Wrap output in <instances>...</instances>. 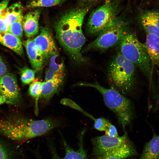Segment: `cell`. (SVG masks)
Listing matches in <instances>:
<instances>
[{"instance_id":"18","label":"cell","mask_w":159,"mask_h":159,"mask_svg":"<svg viewBox=\"0 0 159 159\" xmlns=\"http://www.w3.org/2000/svg\"><path fill=\"white\" fill-rule=\"evenodd\" d=\"M64 78L63 75L52 80L42 82L41 97L46 100L50 99L58 91Z\"/></svg>"},{"instance_id":"8","label":"cell","mask_w":159,"mask_h":159,"mask_svg":"<svg viewBox=\"0 0 159 159\" xmlns=\"http://www.w3.org/2000/svg\"><path fill=\"white\" fill-rule=\"evenodd\" d=\"M85 131H82L79 136L78 142V148L75 150L71 147L62 137V141L65 150L63 157L59 155L53 141L51 140H47V144L52 159H87V154L84 145V135ZM37 159H42L39 153L36 154Z\"/></svg>"},{"instance_id":"9","label":"cell","mask_w":159,"mask_h":159,"mask_svg":"<svg viewBox=\"0 0 159 159\" xmlns=\"http://www.w3.org/2000/svg\"><path fill=\"white\" fill-rule=\"evenodd\" d=\"M0 84L5 103L14 106L18 105L21 100V95L15 75L6 73L0 77Z\"/></svg>"},{"instance_id":"26","label":"cell","mask_w":159,"mask_h":159,"mask_svg":"<svg viewBox=\"0 0 159 159\" xmlns=\"http://www.w3.org/2000/svg\"><path fill=\"white\" fill-rule=\"evenodd\" d=\"M142 25L146 33L159 37V27L155 24L145 20L140 19Z\"/></svg>"},{"instance_id":"35","label":"cell","mask_w":159,"mask_h":159,"mask_svg":"<svg viewBox=\"0 0 159 159\" xmlns=\"http://www.w3.org/2000/svg\"><path fill=\"white\" fill-rule=\"evenodd\" d=\"M84 1H86V2H91V1H96L97 0H83ZM106 1V2H108L110 1L111 0H104Z\"/></svg>"},{"instance_id":"7","label":"cell","mask_w":159,"mask_h":159,"mask_svg":"<svg viewBox=\"0 0 159 159\" xmlns=\"http://www.w3.org/2000/svg\"><path fill=\"white\" fill-rule=\"evenodd\" d=\"M117 10L115 4L106 3L90 14L87 24L88 34L97 35L117 18Z\"/></svg>"},{"instance_id":"10","label":"cell","mask_w":159,"mask_h":159,"mask_svg":"<svg viewBox=\"0 0 159 159\" xmlns=\"http://www.w3.org/2000/svg\"><path fill=\"white\" fill-rule=\"evenodd\" d=\"M130 141L127 133L118 137H112L106 135L96 136L92 139L93 151L96 156L116 149Z\"/></svg>"},{"instance_id":"32","label":"cell","mask_w":159,"mask_h":159,"mask_svg":"<svg viewBox=\"0 0 159 159\" xmlns=\"http://www.w3.org/2000/svg\"><path fill=\"white\" fill-rule=\"evenodd\" d=\"M7 69L2 57L0 55V77L7 73Z\"/></svg>"},{"instance_id":"34","label":"cell","mask_w":159,"mask_h":159,"mask_svg":"<svg viewBox=\"0 0 159 159\" xmlns=\"http://www.w3.org/2000/svg\"><path fill=\"white\" fill-rule=\"evenodd\" d=\"M5 103V100L1 94V87L0 84V104H3Z\"/></svg>"},{"instance_id":"33","label":"cell","mask_w":159,"mask_h":159,"mask_svg":"<svg viewBox=\"0 0 159 159\" xmlns=\"http://www.w3.org/2000/svg\"><path fill=\"white\" fill-rule=\"evenodd\" d=\"M10 0H3L0 2V16L3 10L6 8Z\"/></svg>"},{"instance_id":"25","label":"cell","mask_w":159,"mask_h":159,"mask_svg":"<svg viewBox=\"0 0 159 159\" xmlns=\"http://www.w3.org/2000/svg\"><path fill=\"white\" fill-rule=\"evenodd\" d=\"M140 19L152 23L159 27V11H147L142 13Z\"/></svg>"},{"instance_id":"14","label":"cell","mask_w":159,"mask_h":159,"mask_svg":"<svg viewBox=\"0 0 159 159\" xmlns=\"http://www.w3.org/2000/svg\"><path fill=\"white\" fill-rule=\"evenodd\" d=\"M23 44L34 69L36 72L40 71L45 61L36 47L34 39H28L24 41Z\"/></svg>"},{"instance_id":"19","label":"cell","mask_w":159,"mask_h":159,"mask_svg":"<svg viewBox=\"0 0 159 159\" xmlns=\"http://www.w3.org/2000/svg\"><path fill=\"white\" fill-rule=\"evenodd\" d=\"M22 5L19 2L14 3L5 9L4 20L8 27L22 15Z\"/></svg>"},{"instance_id":"30","label":"cell","mask_w":159,"mask_h":159,"mask_svg":"<svg viewBox=\"0 0 159 159\" xmlns=\"http://www.w3.org/2000/svg\"><path fill=\"white\" fill-rule=\"evenodd\" d=\"M5 9L3 10L0 16V33L7 32L8 30V27L6 25L4 20Z\"/></svg>"},{"instance_id":"5","label":"cell","mask_w":159,"mask_h":159,"mask_svg":"<svg viewBox=\"0 0 159 159\" xmlns=\"http://www.w3.org/2000/svg\"><path fill=\"white\" fill-rule=\"evenodd\" d=\"M119 44L120 52L125 58L138 67L146 76L150 78L153 68L144 44L128 31Z\"/></svg>"},{"instance_id":"1","label":"cell","mask_w":159,"mask_h":159,"mask_svg":"<svg viewBox=\"0 0 159 159\" xmlns=\"http://www.w3.org/2000/svg\"><path fill=\"white\" fill-rule=\"evenodd\" d=\"M89 9L88 7L70 9L63 13L54 24L57 39L71 58L80 64L87 61L81 51L85 42L82 26Z\"/></svg>"},{"instance_id":"23","label":"cell","mask_w":159,"mask_h":159,"mask_svg":"<svg viewBox=\"0 0 159 159\" xmlns=\"http://www.w3.org/2000/svg\"><path fill=\"white\" fill-rule=\"evenodd\" d=\"M23 16L21 15L15 21L8 27V32L20 39L23 37V28L22 20Z\"/></svg>"},{"instance_id":"36","label":"cell","mask_w":159,"mask_h":159,"mask_svg":"<svg viewBox=\"0 0 159 159\" xmlns=\"http://www.w3.org/2000/svg\"><path fill=\"white\" fill-rule=\"evenodd\" d=\"M158 75L159 76V72H158Z\"/></svg>"},{"instance_id":"4","label":"cell","mask_w":159,"mask_h":159,"mask_svg":"<svg viewBox=\"0 0 159 159\" xmlns=\"http://www.w3.org/2000/svg\"><path fill=\"white\" fill-rule=\"evenodd\" d=\"M135 66L120 52L110 63L108 77L112 87L120 93L127 95L134 88L135 83Z\"/></svg>"},{"instance_id":"12","label":"cell","mask_w":159,"mask_h":159,"mask_svg":"<svg viewBox=\"0 0 159 159\" xmlns=\"http://www.w3.org/2000/svg\"><path fill=\"white\" fill-rule=\"evenodd\" d=\"M41 11V8H38L23 16V30L27 37L31 38L38 33L39 30V22Z\"/></svg>"},{"instance_id":"24","label":"cell","mask_w":159,"mask_h":159,"mask_svg":"<svg viewBox=\"0 0 159 159\" xmlns=\"http://www.w3.org/2000/svg\"><path fill=\"white\" fill-rule=\"evenodd\" d=\"M42 82L36 81L31 83L28 89L29 93L37 102L41 97L42 92Z\"/></svg>"},{"instance_id":"37","label":"cell","mask_w":159,"mask_h":159,"mask_svg":"<svg viewBox=\"0 0 159 159\" xmlns=\"http://www.w3.org/2000/svg\"><path fill=\"white\" fill-rule=\"evenodd\" d=\"M132 159V158H131V159Z\"/></svg>"},{"instance_id":"15","label":"cell","mask_w":159,"mask_h":159,"mask_svg":"<svg viewBox=\"0 0 159 159\" xmlns=\"http://www.w3.org/2000/svg\"><path fill=\"white\" fill-rule=\"evenodd\" d=\"M144 44L150 59L152 68L154 66L159 67V37L146 33Z\"/></svg>"},{"instance_id":"27","label":"cell","mask_w":159,"mask_h":159,"mask_svg":"<svg viewBox=\"0 0 159 159\" xmlns=\"http://www.w3.org/2000/svg\"><path fill=\"white\" fill-rule=\"evenodd\" d=\"M94 128L98 130L105 131L110 122L108 120L103 117L95 118L94 120Z\"/></svg>"},{"instance_id":"3","label":"cell","mask_w":159,"mask_h":159,"mask_svg":"<svg viewBox=\"0 0 159 159\" xmlns=\"http://www.w3.org/2000/svg\"><path fill=\"white\" fill-rule=\"evenodd\" d=\"M79 85L93 87L102 95L105 105L116 115L119 123L125 129L134 118V107L130 101L115 89L105 88L99 84L80 83Z\"/></svg>"},{"instance_id":"13","label":"cell","mask_w":159,"mask_h":159,"mask_svg":"<svg viewBox=\"0 0 159 159\" xmlns=\"http://www.w3.org/2000/svg\"><path fill=\"white\" fill-rule=\"evenodd\" d=\"M136 154V150L130 141L116 149L96 156L95 159H125Z\"/></svg>"},{"instance_id":"22","label":"cell","mask_w":159,"mask_h":159,"mask_svg":"<svg viewBox=\"0 0 159 159\" xmlns=\"http://www.w3.org/2000/svg\"><path fill=\"white\" fill-rule=\"evenodd\" d=\"M20 79L23 85L29 84L34 80L36 71L26 66L22 68H19Z\"/></svg>"},{"instance_id":"21","label":"cell","mask_w":159,"mask_h":159,"mask_svg":"<svg viewBox=\"0 0 159 159\" xmlns=\"http://www.w3.org/2000/svg\"><path fill=\"white\" fill-rule=\"evenodd\" d=\"M48 59H49L48 68L57 73H64V61L59 54V52L52 55Z\"/></svg>"},{"instance_id":"16","label":"cell","mask_w":159,"mask_h":159,"mask_svg":"<svg viewBox=\"0 0 159 159\" xmlns=\"http://www.w3.org/2000/svg\"><path fill=\"white\" fill-rule=\"evenodd\" d=\"M0 43L20 55L23 54L22 44L20 39L8 32L0 33Z\"/></svg>"},{"instance_id":"2","label":"cell","mask_w":159,"mask_h":159,"mask_svg":"<svg viewBox=\"0 0 159 159\" xmlns=\"http://www.w3.org/2000/svg\"><path fill=\"white\" fill-rule=\"evenodd\" d=\"M56 119L35 120L21 116L0 119V133L13 140L21 141L44 135L58 127Z\"/></svg>"},{"instance_id":"28","label":"cell","mask_w":159,"mask_h":159,"mask_svg":"<svg viewBox=\"0 0 159 159\" xmlns=\"http://www.w3.org/2000/svg\"><path fill=\"white\" fill-rule=\"evenodd\" d=\"M63 75L64 73H57L48 68L46 71L44 81H49Z\"/></svg>"},{"instance_id":"6","label":"cell","mask_w":159,"mask_h":159,"mask_svg":"<svg viewBox=\"0 0 159 159\" xmlns=\"http://www.w3.org/2000/svg\"><path fill=\"white\" fill-rule=\"evenodd\" d=\"M127 31L125 22L117 17L86 46L84 51L104 50L111 47L119 44Z\"/></svg>"},{"instance_id":"29","label":"cell","mask_w":159,"mask_h":159,"mask_svg":"<svg viewBox=\"0 0 159 159\" xmlns=\"http://www.w3.org/2000/svg\"><path fill=\"white\" fill-rule=\"evenodd\" d=\"M105 131L106 135L107 136L112 137L119 136L116 127L110 122L107 126Z\"/></svg>"},{"instance_id":"17","label":"cell","mask_w":159,"mask_h":159,"mask_svg":"<svg viewBox=\"0 0 159 159\" xmlns=\"http://www.w3.org/2000/svg\"><path fill=\"white\" fill-rule=\"evenodd\" d=\"M139 159H159V135L154 133L151 139L145 145Z\"/></svg>"},{"instance_id":"31","label":"cell","mask_w":159,"mask_h":159,"mask_svg":"<svg viewBox=\"0 0 159 159\" xmlns=\"http://www.w3.org/2000/svg\"><path fill=\"white\" fill-rule=\"evenodd\" d=\"M0 159H9V155L6 148L0 143Z\"/></svg>"},{"instance_id":"11","label":"cell","mask_w":159,"mask_h":159,"mask_svg":"<svg viewBox=\"0 0 159 159\" xmlns=\"http://www.w3.org/2000/svg\"><path fill=\"white\" fill-rule=\"evenodd\" d=\"M33 39L45 61L52 55L58 52L52 34L47 27H41L39 34Z\"/></svg>"},{"instance_id":"20","label":"cell","mask_w":159,"mask_h":159,"mask_svg":"<svg viewBox=\"0 0 159 159\" xmlns=\"http://www.w3.org/2000/svg\"><path fill=\"white\" fill-rule=\"evenodd\" d=\"M67 0H30L27 4L29 9L49 7L61 4Z\"/></svg>"}]
</instances>
